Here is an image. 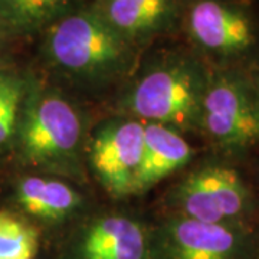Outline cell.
<instances>
[{
    "instance_id": "cell-1",
    "label": "cell",
    "mask_w": 259,
    "mask_h": 259,
    "mask_svg": "<svg viewBox=\"0 0 259 259\" xmlns=\"http://www.w3.org/2000/svg\"><path fill=\"white\" fill-rule=\"evenodd\" d=\"M45 30L52 64L78 76H110L130 64L134 45L112 30L88 5L56 19Z\"/></svg>"
},
{
    "instance_id": "cell-2",
    "label": "cell",
    "mask_w": 259,
    "mask_h": 259,
    "mask_svg": "<svg viewBox=\"0 0 259 259\" xmlns=\"http://www.w3.org/2000/svg\"><path fill=\"white\" fill-rule=\"evenodd\" d=\"M209 72L190 56L173 55L148 69L133 87L127 105L141 120L175 130L199 127Z\"/></svg>"
},
{
    "instance_id": "cell-3",
    "label": "cell",
    "mask_w": 259,
    "mask_h": 259,
    "mask_svg": "<svg viewBox=\"0 0 259 259\" xmlns=\"http://www.w3.org/2000/svg\"><path fill=\"white\" fill-rule=\"evenodd\" d=\"M199 127L226 151H245L259 143V87L233 69L209 74Z\"/></svg>"
},
{
    "instance_id": "cell-4",
    "label": "cell",
    "mask_w": 259,
    "mask_h": 259,
    "mask_svg": "<svg viewBox=\"0 0 259 259\" xmlns=\"http://www.w3.org/2000/svg\"><path fill=\"white\" fill-rule=\"evenodd\" d=\"M16 131L26 161L64 167L76 158L82 122L74 105L64 97L51 91H36L25 108L20 107Z\"/></svg>"
},
{
    "instance_id": "cell-5",
    "label": "cell",
    "mask_w": 259,
    "mask_h": 259,
    "mask_svg": "<svg viewBox=\"0 0 259 259\" xmlns=\"http://www.w3.org/2000/svg\"><path fill=\"white\" fill-rule=\"evenodd\" d=\"M189 39L206 55L222 61L249 55L259 45V25L241 0H183Z\"/></svg>"
},
{
    "instance_id": "cell-6",
    "label": "cell",
    "mask_w": 259,
    "mask_h": 259,
    "mask_svg": "<svg viewBox=\"0 0 259 259\" xmlns=\"http://www.w3.org/2000/svg\"><path fill=\"white\" fill-rule=\"evenodd\" d=\"M173 200L180 216L206 223L243 225L255 209L253 193L236 168L207 164L177 185Z\"/></svg>"
},
{
    "instance_id": "cell-7",
    "label": "cell",
    "mask_w": 259,
    "mask_h": 259,
    "mask_svg": "<svg viewBox=\"0 0 259 259\" xmlns=\"http://www.w3.org/2000/svg\"><path fill=\"white\" fill-rule=\"evenodd\" d=\"M144 150V124L137 120L114 121L94 137L90 157L97 176L117 197L136 194Z\"/></svg>"
},
{
    "instance_id": "cell-8",
    "label": "cell",
    "mask_w": 259,
    "mask_h": 259,
    "mask_svg": "<svg viewBox=\"0 0 259 259\" xmlns=\"http://www.w3.org/2000/svg\"><path fill=\"white\" fill-rule=\"evenodd\" d=\"M168 259H248L250 239L243 225L206 223L177 214L166 228Z\"/></svg>"
},
{
    "instance_id": "cell-9",
    "label": "cell",
    "mask_w": 259,
    "mask_h": 259,
    "mask_svg": "<svg viewBox=\"0 0 259 259\" xmlns=\"http://www.w3.org/2000/svg\"><path fill=\"white\" fill-rule=\"evenodd\" d=\"M88 6L136 47L180 22L183 0H91Z\"/></svg>"
},
{
    "instance_id": "cell-10",
    "label": "cell",
    "mask_w": 259,
    "mask_h": 259,
    "mask_svg": "<svg viewBox=\"0 0 259 259\" xmlns=\"http://www.w3.org/2000/svg\"><path fill=\"white\" fill-rule=\"evenodd\" d=\"M78 259H147L143 225L128 216L108 214L87 226L76 245Z\"/></svg>"
},
{
    "instance_id": "cell-11",
    "label": "cell",
    "mask_w": 259,
    "mask_h": 259,
    "mask_svg": "<svg viewBox=\"0 0 259 259\" xmlns=\"http://www.w3.org/2000/svg\"><path fill=\"white\" fill-rule=\"evenodd\" d=\"M193 148L177 130L157 122L144 125V150L136 193L147 190L190 161Z\"/></svg>"
},
{
    "instance_id": "cell-12",
    "label": "cell",
    "mask_w": 259,
    "mask_h": 259,
    "mask_svg": "<svg viewBox=\"0 0 259 259\" xmlns=\"http://www.w3.org/2000/svg\"><path fill=\"white\" fill-rule=\"evenodd\" d=\"M16 199L25 212L44 221H61L81 204V196L61 180L30 176L19 182Z\"/></svg>"
},
{
    "instance_id": "cell-13",
    "label": "cell",
    "mask_w": 259,
    "mask_h": 259,
    "mask_svg": "<svg viewBox=\"0 0 259 259\" xmlns=\"http://www.w3.org/2000/svg\"><path fill=\"white\" fill-rule=\"evenodd\" d=\"M79 3L81 0H0V22L9 32L44 30Z\"/></svg>"
},
{
    "instance_id": "cell-14",
    "label": "cell",
    "mask_w": 259,
    "mask_h": 259,
    "mask_svg": "<svg viewBox=\"0 0 259 259\" xmlns=\"http://www.w3.org/2000/svg\"><path fill=\"white\" fill-rule=\"evenodd\" d=\"M39 236L33 226L13 213L0 212V259H33Z\"/></svg>"
},
{
    "instance_id": "cell-15",
    "label": "cell",
    "mask_w": 259,
    "mask_h": 259,
    "mask_svg": "<svg viewBox=\"0 0 259 259\" xmlns=\"http://www.w3.org/2000/svg\"><path fill=\"white\" fill-rule=\"evenodd\" d=\"M22 85H23V81L16 74L8 72V71H0V104L5 101V98L12 91H15Z\"/></svg>"
},
{
    "instance_id": "cell-16",
    "label": "cell",
    "mask_w": 259,
    "mask_h": 259,
    "mask_svg": "<svg viewBox=\"0 0 259 259\" xmlns=\"http://www.w3.org/2000/svg\"><path fill=\"white\" fill-rule=\"evenodd\" d=\"M8 33H10V32L8 30V29L5 28V25L0 22V44L5 40V37H6V35H8Z\"/></svg>"
},
{
    "instance_id": "cell-17",
    "label": "cell",
    "mask_w": 259,
    "mask_h": 259,
    "mask_svg": "<svg viewBox=\"0 0 259 259\" xmlns=\"http://www.w3.org/2000/svg\"><path fill=\"white\" fill-rule=\"evenodd\" d=\"M258 259H259V255H258Z\"/></svg>"
},
{
    "instance_id": "cell-18",
    "label": "cell",
    "mask_w": 259,
    "mask_h": 259,
    "mask_svg": "<svg viewBox=\"0 0 259 259\" xmlns=\"http://www.w3.org/2000/svg\"><path fill=\"white\" fill-rule=\"evenodd\" d=\"M33 259H36V258H33Z\"/></svg>"
}]
</instances>
